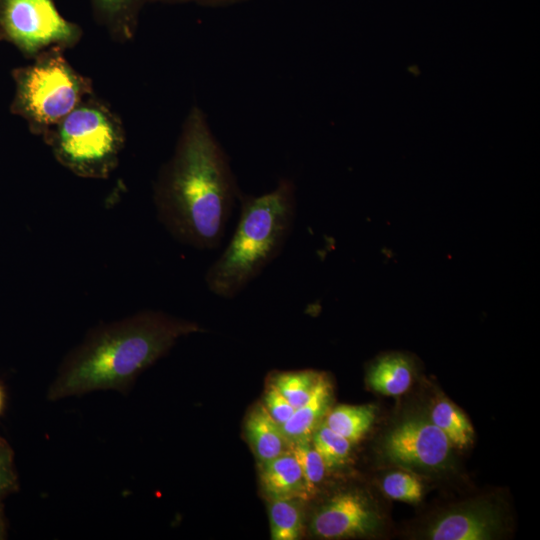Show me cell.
Wrapping results in <instances>:
<instances>
[{
  "mask_svg": "<svg viewBox=\"0 0 540 540\" xmlns=\"http://www.w3.org/2000/svg\"><path fill=\"white\" fill-rule=\"evenodd\" d=\"M240 194L228 155L194 107L157 187L159 220L181 243L214 249Z\"/></svg>",
  "mask_w": 540,
  "mask_h": 540,
  "instance_id": "obj_1",
  "label": "cell"
},
{
  "mask_svg": "<svg viewBox=\"0 0 540 540\" xmlns=\"http://www.w3.org/2000/svg\"><path fill=\"white\" fill-rule=\"evenodd\" d=\"M199 331L197 323L160 311L99 326L64 358L46 398L56 401L98 390L125 394L181 337Z\"/></svg>",
  "mask_w": 540,
  "mask_h": 540,
  "instance_id": "obj_2",
  "label": "cell"
},
{
  "mask_svg": "<svg viewBox=\"0 0 540 540\" xmlns=\"http://www.w3.org/2000/svg\"><path fill=\"white\" fill-rule=\"evenodd\" d=\"M238 200L234 234L205 275L208 289L222 298L237 296L281 253L296 213V188L288 178L260 196L241 192Z\"/></svg>",
  "mask_w": 540,
  "mask_h": 540,
  "instance_id": "obj_3",
  "label": "cell"
},
{
  "mask_svg": "<svg viewBox=\"0 0 540 540\" xmlns=\"http://www.w3.org/2000/svg\"><path fill=\"white\" fill-rule=\"evenodd\" d=\"M118 133L100 110L81 107L62 120L56 139L59 159L75 172L101 176L112 167L118 154Z\"/></svg>",
  "mask_w": 540,
  "mask_h": 540,
  "instance_id": "obj_4",
  "label": "cell"
},
{
  "mask_svg": "<svg viewBox=\"0 0 540 540\" xmlns=\"http://www.w3.org/2000/svg\"><path fill=\"white\" fill-rule=\"evenodd\" d=\"M16 109L40 124L67 116L79 99L77 78L60 57H51L16 74Z\"/></svg>",
  "mask_w": 540,
  "mask_h": 540,
  "instance_id": "obj_5",
  "label": "cell"
},
{
  "mask_svg": "<svg viewBox=\"0 0 540 540\" xmlns=\"http://www.w3.org/2000/svg\"><path fill=\"white\" fill-rule=\"evenodd\" d=\"M1 22L7 36L27 54L77 36L76 27L59 14L52 0H3Z\"/></svg>",
  "mask_w": 540,
  "mask_h": 540,
  "instance_id": "obj_6",
  "label": "cell"
},
{
  "mask_svg": "<svg viewBox=\"0 0 540 540\" xmlns=\"http://www.w3.org/2000/svg\"><path fill=\"white\" fill-rule=\"evenodd\" d=\"M452 444L431 421L407 419L386 436L383 449L393 462L406 468L440 469L448 462Z\"/></svg>",
  "mask_w": 540,
  "mask_h": 540,
  "instance_id": "obj_7",
  "label": "cell"
},
{
  "mask_svg": "<svg viewBox=\"0 0 540 540\" xmlns=\"http://www.w3.org/2000/svg\"><path fill=\"white\" fill-rule=\"evenodd\" d=\"M378 515L368 499L356 491L331 497L314 514L311 532L322 539L367 535L376 530Z\"/></svg>",
  "mask_w": 540,
  "mask_h": 540,
  "instance_id": "obj_8",
  "label": "cell"
},
{
  "mask_svg": "<svg viewBox=\"0 0 540 540\" xmlns=\"http://www.w3.org/2000/svg\"><path fill=\"white\" fill-rule=\"evenodd\" d=\"M499 529V518L486 504H472L440 516L427 530L432 540H488Z\"/></svg>",
  "mask_w": 540,
  "mask_h": 540,
  "instance_id": "obj_9",
  "label": "cell"
},
{
  "mask_svg": "<svg viewBox=\"0 0 540 540\" xmlns=\"http://www.w3.org/2000/svg\"><path fill=\"white\" fill-rule=\"evenodd\" d=\"M259 465L261 487L269 500L310 499L303 473L290 449Z\"/></svg>",
  "mask_w": 540,
  "mask_h": 540,
  "instance_id": "obj_10",
  "label": "cell"
},
{
  "mask_svg": "<svg viewBox=\"0 0 540 540\" xmlns=\"http://www.w3.org/2000/svg\"><path fill=\"white\" fill-rule=\"evenodd\" d=\"M333 389L326 375L320 374L310 398L282 426V432L288 441L293 443L311 440L312 434L324 421L331 406Z\"/></svg>",
  "mask_w": 540,
  "mask_h": 540,
  "instance_id": "obj_11",
  "label": "cell"
},
{
  "mask_svg": "<svg viewBox=\"0 0 540 540\" xmlns=\"http://www.w3.org/2000/svg\"><path fill=\"white\" fill-rule=\"evenodd\" d=\"M245 435L259 463L271 460L289 449L281 426L262 403L255 404L245 419Z\"/></svg>",
  "mask_w": 540,
  "mask_h": 540,
  "instance_id": "obj_12",
  "label": "cell"
},
{
  "mask_svg": "<svg viewBox=\"0 0 540 540\" xmlns=\"http://www.w3.org/2000/svg\"><path fill=\"white\" fill-rule=\"evenodd\" d=\"M413 365L411 360L399 353L379 357L367 374L369 386L376 392L387 396L405 393L412 383Z\"/></svg>",
  "mask_w": 540,
  "mask_h": 540,
  "instance_id": "obj_13",
  "label": "cell"
},
{
  "mask_svg": "<svg viewBox=\"0 0 540 540\" xmlns=\"http://www.w3.org/2000/svg\"><path fill=\"white\" fill-rule=\"evenodd\" d=\"M377 407L366 405H338L329 410L324 423L351 443L359 441L372 426Z\"/></svg>",
  "mask_w": 540,
  "mask_h": 540,
  "instance_id": "obj_14",
  "label": "cell"
},
{
  "mask_svg": "<svg viewBox=\"0 0 540 540\" xmlns=\"http://www.w3.org/2000/svg\"><path fill=\"white\" fill-rule=\"evenodd\" d=\"M302 499L269 500V523L272 540H296L303 529Z\"/></svg>",
  "mask_w": 540,
  "mask_h": 540,
  "instance_id": "obj_15",
  "label": "cell"
},
{
  "mask_svg": "<svg viewBox=\"0 0 540 540\" xmlns=\"http://www.w3.org/2000/svg\"><path fill=\"white\" fill-rule=\"evenodd\" d=\"M430 420L445 434L450 443L467 447L473 440V427L465 414L450 401L441 399L433 406Z\"/></svg>",
  "mask_w": 540,
  "mask_h": 540,
  "instance_id": "obj_16",
  "label": "cell"
},
{
  "mask_svg": "<svg viewBox=\"0 0 540 540\" xmlns=\"http://www.w3.org/2000/svg\"><path fill=\"white\" fill-rule=\"evenodd\" d=\"M320 373L311 370L278 373L271 383L296 409L302 406L312 395Z\"/></svg>",
  "mask_w": 540,
  "mask_h": 540,
  "instance_id": "obj_17",
  "label": "cell"
},
{
  "mask_svg": "<svg viewBox=\"0 0 540 540\" xmlns=\"http://www.w3.org/2000/svg\"><path fill=\"white\" fill-rule=\"evenodd\" d=\"M311 442L327 468L341 466L348 460L352 443L324 422L312 434Z\"/></svg>",
  "mask_w": 540,
  "mask_h": 540,
  "instance_id": "obj_18",
  "label": "cell"
},
{
  "mask_svg": "<svg viewBox=\"0 0 540 540\" xmlns=\"http://www.w3.org/2000/svg\"><path fill=\"white\" fill-rule=\"evenodd\" d=\"M289 449L299 463L311 498L323 481L327 467L311 440L290 443Z\"/></svg>",
  "mask_w": 540,
  "mask_h": 540,
  "instance_id": "obj_19",
  "label": "cell"
},
{
  "mask_svg": "<svg viewBox=\"0 0 540 540\" xmlns=\"http://www.w3.org/2000/svg\"><path fill=\"white\" fill-rule=\"evenodd\" d=\"M381 487L389 498L408 503H418L423 494L420 481L413 475L402 471L387 474L381 482Z\"/></svg>",
  "mask_w": 540,
  "mask_h": 540,
  "instance_id": "obj_20",
  "label": "cell"
},
{
  "mask_svg": "<svg viewBox=\"0 0 540 540\" xmlns=\"http://www.w3.org/2000/svg\"><path fill=\"white\" fill-rule=\"evenodd\" d=\"M18 477L14 465V452L9 443L0 436V502L18 489Z\"/></svg>",
  "mask_w": 540,
  "mask_h": 540,
  "instance_id": "obj_21",
  "label": "cell"
},
{
  "mask_svg": "<svg viewBox=\"0 0 540 540\" xmlns=\"http://www.w3.org/2000/svg\"><path fill=\"white\" fill-rule=\"evenodd\" d=\"M262 404L280 426L288 421L295 411V408L271 382L265 390Z\"/></svg>",
  "mask_w": 540,
  "mask_h": 540,
  "instance_id": "obj_22",
  "label": "cell"
},
{
  "mask_svg": "<svg viewBox=\"0 0 540 540\" xmlns=\"http://www.w3.org/2000/svg\"><path fill=\"white\" fill-rule=\"evenodd\" d=\"M100 11L108 18L117 19L128 14L135 0H95Z\"/></svg>",
  "mask_w": 540,
  "mask_h": 540,
  "instance_id": "obj_23",
  "label": "cell"
},
{
  "mask_svg": "<svg viewBox=\"0 0 540 540\" xmlns=\"http://www.w3.org/2000/svg\"><path fill=\"white\" fill-rule=\"evenodd\" d=\"M151 1H186V0H151ZM191 1H197L199 3L205 4V5H226V4H232L244 0H191Z\"/></svg>",
  "mask_w": 540,
  "mask_h": 540,
  "instance_id": "obj_24",
  "label": "cell"
},
{
  "mask_svg": "<svg viewBox=\"0 0 540 540\" xmlns=\"http://www.w3.org/2000/svg\"><path fill=\"white\" fill-rule=\"evenodd\" d=\"M7 528H6V522L4 520V515L2 512V507L0 505V539H4L6 537Z\"/></svg>",
  "mask_w": 540,
  "mask_h": 540,
  "instance_id": "obj_25",
  "label": "cell"
},
{
  "mask_svg": "<svg viewBox=\"0 0 540 540\" xmlns=\"http://www.w3.org/2000/svg\"><path fill=\"white\" fill-rule=\"evenodd\" d=\"M5 405V392L3 390V387L0 384V414L3 412Z\"/></svg>",
  "mask_w": 540,
  "mask_h": 540,
  "instance_id": "obj_26",
  "label": "cell"
}]
</instances>
